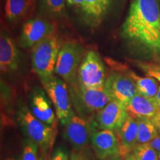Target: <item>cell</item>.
Wrapping results in <instances>:
<instances>
[{
    "label": "cell",
    "mask_w": 160,
    "mask_h": 160,
    "mask_svg": "<svg viewBox=\"0 0 160 160\" xmlns=\"http://www.w3.org/2000/svg\"><path fill=\"white\" fill-rule=\"evenodd\" d=\"M121 35L146 53L159 57V0H132Z\"/></svg>",
    "instance_id": "cell-1"
},
{
    "label": "cell",
    "mask_w": 160,
    "mask_h": 160,
    "mask_svg": "<svg viewBox=\"0 0 160 160\" xmlns=\"http://www.w3.org/2000/svg\"><path fill=\"white\" fill-rule=\"evenodd\" d=\"M17 119L23 131L41 149L51 151L57 133V125H50L38 119L25 105H20L17 111Z\"/></svg>",
    "instance_id": "cell-2"
},
{
    "label": "cell",
    "mask_w": 160,
    "mask_h": 160,
    "mask_svg": "<svg viewBox=\"0 0 160 160\" xmlns=\"http://www.w3.org/2000/svg\"><path fill=\"white\" fill-rule=\"evenodd\" d=\"M61 48L59 40L54 34L45 38L32 48V68L39 78L53 75Z\"/></svg>",
    "instance_id": "cell-3"
},
{
    "label": "cell",
    "mask_w": 160,
    "mask_h": 160,
    "mask_svg": "<svg viewBox=\"0 0 160 160\" xmlns=\"http://www.w3.org/2000/svg\"><path fill=\"white\" fill-rule=\"evenodd\" d=\"M40 79L46 93L53 103L57 119L62 125L65 126L75 115L72 108L71 99L67 83L59 77L54 75L40 78Z\"/></svg>",
    "instance_id": "cell-4"
},
{
    "label": "cell",
    "mask_w": 160,
    "mask_h": 160,
    "mask_svg": "<svg viewBox=\"0 0 160 160\" xmlns=\"http://www.w3.org/2000/svg\"><path fill=\"white\" fill-rule=\"evenodd\" d=\"M85 49L75 42H67L62 46L54 73L69 85L77 83V73L85 57Z\"/></svg>",
    "instance_id": "cell-5"
},
{
    "label": "cell",
    "mask_w": 160,
    "mask_h": 160,
    "mask_svg": "<svg viewBox=\"0 0 160 160\" xmlns=\"http://www.w3.org/2000/svg\"><path fill=\"white\" fill-rule=\"evenodd\" d=\"M69 86L71 102L79 111L98 112L113 100L104 87L97 89L88 88L79 85L78 82Z\"/></svg>",
    "instance_id": "cell-6"
},
{
    "label": "cell",
    "mask_w": 160,
    "mask_h": 160,
    "mask_svg": "<svg viewBox=\"0 0 160 160\" xmlns=\"http://www.w3.org/2000/svg\"><path fill=\"white\" fill-rule=\"evenodd\" d=\"M106 71L99 53L90 51L84 57L77 73V82L88 88H101L105 85Z\"/></svg>",
    "instance_id": "cell-7"
},
{
    "label": "cell",
    "mask_w": 160,
    "mask_h": 160,
    "mask_svg": "<svg viewBox=\"0 0 160 160\" xmlns=\"http://www.w3.org/2000/svg\"><path fill=\"white\" fill-rule=\"evenodd\" d=\"M56 25L45 17H36L25 22L22 28L19 43L24 49L33 48L40 41L54 34Z\"/></svg>",
    "instance_id": "cell-8"
},
{
    "label": "cell",
    "mask_w": 160,
    "mask_h": 160,
    "mask_svg": "<svg viewBox=\"0 0 160 160\" xmlns=\"http://www.w3.org/2000/svg\"><path fill=\"white\" fill-rule=\"evenodd\" d=\"M104 88L112 99L125 105L137 94L134 81L128 75L117 71L108 76Z\"/></svg>",
    "instance_id": "cell-9"
},
{
    "label": "cell",
    "mask_w": 160,
    "mask_h": 160,
    "mask_svg": "<svg viewBox=\"0 0 160 160\" xmlns=\"http://www.w3.org/2000/svg\"><path fill=\"white\" fill-rule=\"evenodd\" d=\"M64 127V138L74 151H81L91 142V125L82 117L74 115Z\"/></svg>",
    "instance_id": "cell-10"
},
{
    "label": "cell",
    "mask_w": 160,
    "mask_h": 160,
    "mask_svg": "<svg viewBox=\"0 0 160 160\" xmlns=\"http://www.w3.org/2000/svg\"><path fill=\"white\" fill-rule=\"evenodd\" d=\"M128 117L125 104L113 99L98 111L97 120L102 130L117 131L123 125Z\"/></svg>",
    "instance_id": "cell-11"
},
{
    "label": "cell",
    "mask_w": 160,
    "mask_h": 160,
    "mask_svg": "<svg viewBox=\"0 0 160 160\" xmlns=\"http://www.w3.org/2000/svg\"><path fill=\"white\" fill-rule=\"evenodd\" d=\"M91 142L96 157L99 160H106L120 153L119 139L114 131L111 130L93 133Z\"/></svg>",
    "instance_id": "cell-12"
},
{
    "label": "cell",
    "mask_w": 160,
    "mask_h": 160,
    "mask_svg": "<svg viewBox=\"0 0 160 160\" xmlns=\"http://www.w3.org/2000/svg\"><path fill=\"white\" fill-rule=\"evenodd\" d=\"M20 52L14 41L5 32L0 36V68L2 73H11L19 68Z\"/></svg>",
    "instance_id": "cell-13"
},
{
    "label": "cell",
    "mask_w": 160,
    "mask_h": 160,
    "mask_svg": "<svg viewBox=\"0 0 160 160\" xmlns=\"http://www.w3.org/2000/svg\"><path fill=\"white\" fill-rule=\"evenodd\" d=\"M107 62L109 65L115 69L116 71L128 75L134 81L137 93H139V95L148 98V99H153L157 95L159 86L154 78L151 77H140L134 72L128 68L127 67H125V65L111 59H108Z\"/></svg>",
    "instance_id": "cell-14"
},
{
    "label": "cell",
    "mask_w": 160,
    "mask_h": 160,
    "mask_svg": "<svg viewBox=\"0 0 160 160\" xmlns=\"http://www.w3.org/2000/svg\"><path fill=\"white\" fill-rule=\"evenodd\" d=\"M30 107L32 113L40 121L50 125H56L54 112L45 92L40 88H36L32 91Z\"/></svg>",
    "instance_id": "cell-15"
},
{
    "label": "cell",
    "mask_w": 160,
    "mask_h": 160,
    "mask_svg": "<svg viewBox=\"0 0 160 160\" xmlns=\"http://www.w3.org/2000/svg\"><path fill=\"white\" fill-rule=\"evenodd\" d=\"M128 114L137 119H152L160 110L153 99H148L137 93L126 104Z\"/></svg>",
    "instance_id": "cell-16"
},
{
    "label": "cell",
    "mask_w": 160,
    "mask_h": 160,
    "mask_svg": "<svg viewBox=\"0 0 160 160\" xmlns=\"http://www.w3.org/2000/svg\"><path fill=\"white\" fill-rule=\"evenodd\" d=\"M117 132L120 145V153L123 158L132 153L138 145V125L137 120L128 115L125 123Z\"/></svg>",
    "instance_id": "cell-17"
},
{
    "label": "cell",
    "mask_w": 160,
    "mask_h": 160,
    "mask_svg": "<svg viewBox=\"0 0 160 160\" xmlns=\"http://www.w3.org/2000/svg\"><path fill=\"white\" fill-rule=\"evenodd\" d=\"M113 0H85L82 11L86 21L97 25L104 19L109 11Z\"/></svg>",
    "instance_id": "cell-18"
},
{
    "label": "cell",
    "mask_w": 160,
    "mask_h": 160,
    "mask_svg": "<svg viewBox=\"0 0 160 160\" xmlns=\"http://www.w3.org/2000/svg\"><path fill=\"white\" fill-rule=\"evenodd\" d=\"M34 5L33 0H6L5 5L7 19L17 22L25 18Z\"/></svg>",
    "instance_id": "cell-19"
},
{
    "label": "cell",
    "mask_w": 160,
    "mask_h": 160,
    "mask_svg": "<svg viewBox=\"0 0 160 160\" xmlns=\"http://www.w3.org/2000/svg\"><path fill=\"white\" fill-rule=\"evenodd\" d=\"M66 0H40L39 11L45 18L57 19L65 14Z\"/></svg>",
    "instance_id": "cell-20"
},
{
    "label": "cell",
    "mask_w": 160,
    "mask_h": 160,
    "mask_svg": "<svg viewBox=\"0 0 160 160\" xmlns=\"http://www.w3.org/2000/svg\"><path fill=\"white\" fill-rule=\"evenodd\" d=\"M136 120L138 125V145L149 143L159 133L151 119H137Z\"/></svg>",
    "instance_id": "cell-21"
},
{
    "label": "cell",
    "mask_w": 160,
    "mask_h": 160,
    "mask_svg": "<svg viewBox=\"0 0 160 160\" xmlns=\"http://www.w3.org/2000/svg\"><path fill=\"white\" fill-rule=\"evenodd\" d=\"M133 153L137 160H159V153L149 143L137 145Z\"/></svg>",
    "instance_id": "cell-22"
},
{
    "label": "cell",
    "mask_w": 160,
    "mask_h": 160,
    "mask_svg": "<svg viewBox=\"0 0 160 160\" xmlns=\"http://www.w3.org/2000/svg\"><path fill=\"white\" fill-rule=\"evenodd\" d=\"M37 144L28 138L24 141L22 160H39Z\"/></svg>",
    "instance_id": "cell-23"
},
{
    "label": "cell",
    "mask_w": 160,
    "mask_h": 160,
    "mask_svg": "<svg viewBox=\"0 0 160 160\" xmlns=\"http://www.w3.org/2000/svg\"><path fill=\"white\" fill-rule=\"evenodd\" d=\"M138 65L148 75L160 82V65L157 64L139 62Z\"/></svg>",
    "instance_id": "cell-24"
},
{
    "label": "cell",
    "mask_w": 160,
    "mask_h": 160,
    "mask_svg": "<svg viewBox=\"0 0 160 160\" xmlns=\"http://www.w3.org/2000/svg\"><path fill=\"white\" fill-rule=\"evenodd\" d=\"M51 160H71V157L65 148L58 147L52 153Z\"/></svg>",
    "instance_id": "cell-25"
},
{
    "label": "cell",
    "mask_w": 160,
    "mask_h": 160,
    "mask_svg": "<svg viewBox=\"0 0 160 160\" xmlns=\"http://www.w3.org/2000/svg\"><path fill=\"white\" fill-rule=\"evenodd\" d=\"M150 145L158 153H160V134L159 133L154 139H152L149 142Z\"/></svg>",
    "instance_id": "cell-26"
},
{
    "label": "cell",
    "mask_w": 160,
    "mask_h": 160,
    "mask_svg": "<svg viewBox=\"0 0 160 160\" xmlns=\"http://www.w3.org/2000/svg\"><path fill=\"white\" fill-rule=\"evenodd\" d=\"M85 0H66V4L70 7L76 8H82Z\"/></svg>",
    "instance_id": "cell-27"
},
{
    "label": "cell",
    "mask_w": 160,
    "mask_h": 160,
    "mask_svg": "<svg viewBox=\"0 0 160 160\" xmlns=\"http://www.w3.org/2000/svg\"><path fill=\"white\" fill-rule=\"evenodd\" d=\"M71 160H88V159L80 151H73L71 153Z\"/></svg>",
    "instance_id": "cell-28"
},
{
    "label": "cell",
    "mask_w": 160,
    "mask_h": 160,
    "mask_svg": "<svg viewBox=\"0 0 160 160\" xmlns=\"http://www.w3.org/2000/svg\"><path fill=\"white\" fill-rule=\"evenodd\" d=\"M151 121L153 122V124H154L156 128H157L158 131H159V133H160V110L157 114L152 118Z\"/></svg>",
    "instance_id": "cell-29"
},
{
    "label": "cell",
    "mask_w": 160,
    "mask_h": 160,
    "mask_svg": "<svg viewBox=\"0 0 160 160\" xmlns=\"http://www.w3.org/2000/svg\"><path fill=\"white\" fill-rule=\"evenodd\" d=\"M153 100L157 102V104L160 107V86L159 87V89H158L157 95L155 96L154 98H153Z\"/></svg>",
    "instance_id": "cell-30"
},
{
    "label": "cell",
    "mask_w": 160,
    "mask_h": 160,
    "mask_svg": "<svg viewBox=\"0 0 160 160\" xmlns=\"http://www.w3.org/2000/svg\"><path fill=\"white\" fill-rule=\"evenodd\" d=\"M124 160H137V159H136L135 156L133 155V152H132V153H130L126 155L124 157Z\"/></svg>",
    "instance_id": "cell-31"
},
{
    "label": "cell",
    "mask_w": 160,
    "mask_h": 160,
    "mask_svg": "<svg viewBox=\"0 0 160 160\" xmlns=\"http://www.w3.org/2000/svg\"><path fill=\"white\" fill-rule=\"evenodd\" d=\"M106 160H124V159L122 157V156L119 154V155H116L114 157L109 158V159H106Z\"/></svg>",
    "instance_id": "cell-32"
},
{
    "label": "cell",
    "mask_w": 160,
    "mask_h": 160,
    "mask_svg": "<svg viewBox=\"0 0 160 160\" xmlns=\"http://www.w3.org/2000/svg\"><path fill=\"white\" fill-rule=\"evenodd\" d=\"M39 160H47V159H44V157H41L39 159Z\"/></svg>",
    "instance_id": "cell-33"
},
{
    "label": "cell",
    "mask_w": 160,
    "mask_h": 160,
    "mask_svg": "<svg viewBox=\"0 0 160 160\" xmlns=\"http://www.w3.org/2000/svg\"><path fill=\"white\" fill-rule=\"evenodd\" d=\"M6 160H17V159H13V158H8V159H7Z\"/></svg>",
    "instance_id": "cell-34"
},
{
    "label": "cell",
    "mask_w": 160,
    "mask_h": 160,
    "mask_svg": "<svg viewBox=\"0 0 160 160\" xmlns=\"http://www.w3.org/2000/svg\"><path fill=\"white\" fill-rule=\"evenodd\" d=\"M159 160H160V153L159 154Z\"/></svg>",
    "instance_id": "cell-35"
}]
</instances>
